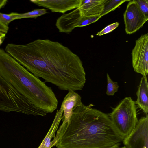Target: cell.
<instances>
[{"instance_id":"obj_18","label":"cell","mask_w":148,"mask_h":148,"mask_svg":"<svg viewBox=\"0 0 148 148\" xmlns=\"http://www.w3.org/2000/svg\"><path fill=\"white\" fill-rule=\"evenodd\" d=\"M119 25L118 22H116L110 24L101 31L98 32L96 34L98 36H100L109 33L117 27Z\"/></svg>"},{"instance_id":"obj_11","label":"cell","mask_w":148,"mask_h":148,"mask_svg":"<svg viewBox=\"0 0 148 148\" xmlns=\"http://www.w3.org/2000/svg\"><path fill=\"white\" fill-rule=\"evenodd\" d=\"M106 0H81L78 8L81 14L85 16L100 15Z\"/></svg>"},{"instance_id":"obj_2","label":"cell","mask_w":148,"mask_h":148,"mask_svg":"<svg viewBox=\"0 0 148 148\" xmlns=\"http://www.w3.org/2000/svg\"><path fill=\"white\" fill-rule=\"evenodd\" d=\"M90 104L76 107L67 121H63L51 141L57 148H108L122 142L109 115Z\"/></svg>"},{"instance_id":"obj_17","label":"cell","mask_w":148,"mask_h":148,"mask_svg":"<svg viewBox=\"0 0 148 148\" xmlns=\"http://www.w3.org/2000/svg\"><path fill=\"white\" fill-rule=\"evenodd\" d=\"M18 13L12 12L9 14L0 13V22L8 27L9 24L13 21L16 19Z\"/></svg>"},{"instance_id":"obj_7","label":"cell","mask_w":148,"mask_h":148,"mask_svg":"<svg viewBox=\"0 0 148 148\" xmlns=\"http://www.w3.org/2000/svg\"><path fill=\"white\" fill-rule=\"evenodd\" d=\"M127 148H148V115L141 118L122 142Z\"/></svg>"},{"instance_id":"obj_16","label":"cell","mask_w":148,"mask_h":148,"mask_svg":"<svg viewBox=\"0 0 148 148\" xmlns=\"http://www.w3.org/2000/svg\"><path fill=\"white\" fill-rule=\"evenodd\" d=\"M107 86L106 94L108 96L114 95L118 90L119 87L117 82H115L111 79L109 75L107 73Z\"/></svg>"},{"instance_id":"obj_9","label":"cell","mask_w":148,"mask_h":148,"mask_svg":"<svg viewBox=\"0 0 148 148\" xmlns=\"http://www.w3.org/2000/svg\"><path fill=\"white\" fill-rule=\"evenodd\" d=\"M32 3L50 10L52 12L64 13L78 8L81 0H31Z\"/></svg>"},{"instance_id":"obj_23","label":"cell","mask_w":148,"mask_h":148,"mask_svg":"<svg viewBox=\"0 0 148 148\" xmlns=\"http://www.w3.org/2000/svg\"><path fill=\"white\" fill-rule=\"evenodd\" d=\"M116 148H127V147L125 146H123L121 147H116Z\"/></svg>"},{"instance_id":"obj_24","label":"cell","mask_w":148,"mask_h":148,"mask_svg":"<svg viewBox=\"0 0 148 148\" xmlns=\"http://www.w3.org/2000/svg\"><path fill=\"white\" fill-rule=\"evenodd\" d=\"M3 33H2L1 32H0V36L2 35H3Z\"/></svg>"},{"instance_id":"obj_19","label":"cell","mask_w":148,"mask_h":148,"mask_svg":"<svg viewBox=\"0 0 148 148\" xmlns=\"http://www.w3.org/2000/svg\"><path fill=\"white\" fill-rule=\"evenodd\" d=\"M140 9L146 18L148 19V0H135Z\"/></svg>"},{"instance_id":"obj_15","label":"cell","mask_w":148,"mask_h":148,"mask_svg":"<svg viewBox=\"0 0 148 148\" xmlns=\"http://www.w3.org/2000/svg\"><path fill=\"white\" fill-rule=\"evenodd\" d=\"M48 13L45 9H35L32 11L23 13H18L16 19L27 18H36Z\"/></svg>"},{"instance_id":"obj_5","label":"cell","mask_w":148,"mask_h":148,"mask_svg":"<svg viewBox=\"0 0 148 148\" xmlns=\"http://www.w3.org/2000/svg\"><path fill=\"white\" fill-rule=\"evenodd\" d=\"M137 107L130 97L123 99L109 116L114 127L124 138L134 130L138 120Z\"/></svg>"},{"instance_id":"obj_10","label":"cell","mask_w":148,"mask_h":148,"mask_svg":"<svg viewBox=\"0 0 148 148\" xmlns=\"http://www.w3.org/2000/svg\"><path fill=\"white\" fill-rule=\"evenodd\" d=\"M82 103L81 97L75 91H69L64 97L60 107L63 110L62 121H68L74 109Z\"/></svg>"},{"instance_id":"obj_21","label":"cell","mask_w":148,"mask_h":148,"mask_svg":"<svg viewBox=\"0 0 148 148\" xmlns=\"http://www.w3.org/2000/svg\"><path fill=\"white\" fill-rule=\"evenodd\" d=\"M7 2V0H0V9L5 5Z\"/></svg>"},{"instance_id":"obj_20","label":"cell","mask_w":148,"mask_h":148,"mask_svg":"<svg viewBox=\"0 0 148 148\" xmlns=\"http://www.w3.org/2000/svg\"><path fill=\"white\" fill-rule=\"evenodd\" d=\"M9 29L8 27H7L3 24L0 22V32L6 34Z\"/></svg>"},{"instance_id":"obj_4","label":"cell","mask_w":148,"mask_h":148,"mask_svg":"<svg viewBox=\"0 0 148 148\" xmlns=\"http://www.w3.org/2000/svg\"><path fill=\"white\" fill-rule=\"evenodd\" d=\"M36 107L0 74V111L32 115Z\"/></svg>"},{"instance_id":"obj_6","label":"cell","mask_w":148,"mask_h":148,"mask_svg":"<svg viewBox=\"0 0 148 148\" xmlns=\"http://www.w3.org/2000/svg\"><path fill=\"white\" fill-rule=\"evenodd\" d=\"M132 65L135 72L143 76L148 73V34H142L135 41L132 52Z\"/></svg>"},{"instance_id":"obj_14","label":"cell","mask_w":148,"mask_h":148,"mask_svg":"<svg viewBox=\"0 0 148 148\" xmlns=\"http://www.w3.org/2000/svg\"><path fill=\"white\" fill-rule=\"evenodd\" d=\"M130 0H106L104 3L103 9L100 15L102 16L111 12L114 11L117 7L126 1H130Z\"/></svg>"},{"instance_id":"obj_22","label":"cell","mask_w":148,"mask_h":148,"mask_svg":"<svg viewBox=\"0 0 148 148\" xmlns=\"http://www.w3.org/2000/svg\"><path fill=\"white\" fill-rule=\"evenodd\" d=\"M6 36V34H4L0 36V46L3 43Z\"/></svg>"},{"instance_id":"obj_3","label":"cell","mask_w":148,"mask_h":148,"mask_svg":"<svg viewBox=\"0 0 148 148\" xmlns=\"http://www.w3.org/2000/svg\"><path fill=\"white\" fill-rule=\"evenodd\" d=\"M0 74L35 106L47 114L57 108L58 101L51 87L0 49Z\"/></svg>"},{"instance_id":"obj_1","label":"cell","mask_w":148,"mask_h":148,"mask_svg":"<svg viewBox=\"0 0 148 148\" xmlns=\"http://www.w3.org/2000/svg\"><path fill=\"white\" fill-rule=\"evenodd\" d=\"M5 51L36 76L61 90H81L86 73L79 56L57 41L37 39L28 43L8 44Z\"/></svg>"},{"instance_id":"obj_8","label":"cell","mask_w":148,"mask_h":148,"mask_svg":"<svg viewBox=\"0 0 148 148\" xmlns=\"http://www.w3.org/2000/svg\"><path fill=\"white\" fill-rule=\"evenodd\" d=\"M123 18L127 34H133L139 30L148 20L135 0H131L128 3Z\"/></svg>"},{"instance_id":"obj_13","label":"cell","mask_w":148,"mask_h":148,"mask_svg":"<svg viewBox=\"0 0 148 148\" xmlns=\"http://www.w3.org/2000/svg\"><path fill=\"white\" fill-rule=\"evenodd\" d=\"M63 110L60 107L57 110L51 125L45 137L38 148H51V140L55 136L62 119Z\"/></svg>"},{"instance_id":"obj_12","label":"cell","mask_w":148,"mask_h":148,"mask_svg":"<svg viewBox=\"0 0 148 148\" xmlns=\"http://www.w3.org/2000/svg\"><path fill=\"white\" fill-rule=\"evenodd\" d=\"M137 100L136 104L146 114L148 113V84L147 76L141 78L136 93Z\"/></svg>"}]
</instances>
